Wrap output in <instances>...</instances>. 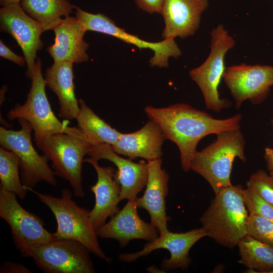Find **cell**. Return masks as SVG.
<instances>
[{
	"mask_svg": "<svg viewBox=\"0 0 273 273\" xmlns=\"http://www.w3.org/2000/svg\"><path fill=\"white\" fill-rule=\"evenodd\" d=\"M16 196L0 188V216L10 226L14 244L20 253L56 238L54 233L45 229L40 218L19 204Z\"/></svg>",
	"mask_w": 273,
	"mask_h": 273,
	"instance_id": "30bf717a",
	"label": "cell"
},
{
	"mask_svg": "<svg viewBox=\"0 0 273 273\" xmlns=\"http://www.w3.org/2000/svg\"><path fill=\"white\" fill-rule=\"evenodd\" d=\"M264 158L266 162L267 170L269 173L273 172V148H265Z\"/></svg>",
	"mask_w": 273,
	"mask_h": 273,
	"instance_id": "d6a6232c",
	"label": "cell"
},
{
	"mask_svg": "<svg viewBox=\"0 0 273 273\" xmlns=\"http://www.w3.org/2000/svg\"><path fill=\"white\" fill-rule=\"evenodd\" d=\"M208 6V0H164L161 13L165 23L163 38H184L194 35Z\"/></svg>",
	"mask_w": 273,
	"mask_h": 273,
	"instance_id": "ac0fdd59",
	"label": "cell"
},
{
	"mask_svg": "<svg viewBox=\"0 0 273 273\" xmlns=\"http://www.w3.org/2000/svg\"><path fill=\"white\" fill-rule=\"evenodd\" d=\"M161 158L147 161L148 179L144 195L135 200L138 208L150 214V223L159 233L167 232L170 218L166 212V197L168 193L169 175L162 168Z\"/></svg>",
	"mask_w": 273,
	"mask_h": 273,
	"instance_id": "e0dca14e",
	"label": "cell"
},
{
	"mask_svg": "<svg viewBox=\"0 0 273 273\" xmlns=\"http://www.w3.org/2000/svg\"><path fill=\"white\" fill-rule=\"evenodd\" d=\"M269 174L273 178V172L269 173Z\"/></svg>",
	"mask_w": 273,
	"mask_h": 273,
	"instance_id": "e575fe53",
	"label": "cell"
},
{
	"mask_svg": "<svg viewBox=\"0 0 273 273\" xmlns=\"http://www.w3.org/2000/svg\"><path fill=\"white\" fill-rule=\"evenodd\" d=\"M145 112L149 119L159 126L166 140L176 145L180 152L181 167L185 172L190 170L197 145L202 138L211 134L239 129L242 119L240 113L226 119H215L205 111L184 103L164 108L147 106Z\"/></svg>",
	"mask_w": 273,
	"mask_h": 273,
	"instance_id": "6da1fadb",
	"label": "cell"
},
{
	"mask_svg": "<svg viewBox=\"0 0 273 273\" xmlns=\"http://www.w3.org/2000/svg\"><path fill=\"white\" fill-rule=\"evenodd\" d=\"M272 273H273V272H272Z\"/></svg>",
	"mask_w": 273,
	"mask_h": 273,
	"instance_id": "8d00e7d4",
	"label": "cell"
},
{
	"mask_svg": "<svg viewBox=\"0 0 273 273\" xmlns=\"http://www.w3.org/2000/svg\"><path fill=\"white\" fill-rule=\"evenodd\" d=\"M135 200H128L110 220L96 230L98 236L117 240L121 247L132 240L152 241L158 237V230L139 215Z\"/></svg>",
	"mask_w": 273,
	"mask_h": 273,
	"instance_id": "2e32d148",
	"label": "cell"
},
{
	"mask_svg": "<svg viewBox=\"0 0 273 273\" xmlns=\"http://www.w3.org/2000/svg\"><path fill=\"white\" fill-rule=\"evenodd\" d=\"M87 155L97 160H108L117 167L114 179L121 187L120 201L135 200L138 194L146 186L148 166L145 161L135 163L130 159L120 157L111 146L107 144L92 146Z\"/></svg>",
	"mask_w": 273,
	"mask_h": 273,
	"instance_id": "9a60e30c",
	"label": "cell"
},
{
	"mask_svg": "<svg viewBox=\"0 0 273 273\" xmlns=\"http://www.w3.org/2000/svg\"><path fill=\"white\" fill-rule=\"evenodd\" d=\"M98 161L90 157L84 159V162L94 167L98 176L96 184L90 187L95 196V204L89 214L96 230L119 210L118 204L121 191L120 185L114 179L115 169L111 166H101Z\"/></svg>",
	"mask_w": 273,
	"mask_h": 273,
	"instance_id": "d6986e66",
	"label": "cell"
},
{
	"mask_svg": "<svg viewBox=\"0 0 273 273\" xmlns=\"http://www.w3.org/2000/svg\"><path fill=\"white\" fill-rule=\"evenodd\" d=\"M1 30L10 34L21 48L27 64V76L31 79L37 52L43 46L40 39L44 31L42 25L31 18L20 4L2 7L0 9Z\"/></svg>",
	"mask_w": 273,
	"mask_h": 273,
	"instance_id": "4fadbf2b",
	"label": "cell"
},
{
	"mask_svg": "<svg viewBox=\"0 0 273 273\" xmlns=\"http://www.w3.org/2000/svg\"><path fill=\"white\" fill-rule=\"evenodd\" d=\"M165 137L154 121L149 120L140 129L129 133H121L117 142L112 145L117 154L131 160L142 158L147 161L161 158Z\"/></svg>",
	"mask_w": 273,
	"mask_h": 273,
	"instance_id": "44dd1931",
	"label": "cell"
},
{
	"mask_svg": "<svg viewBox=\"0 0 273 273\" xmlns=\"http://www.w3.org/2000/svg\"><path fill=\"white\" fill-rule=\"evenodd\" d=\"M240 186H231L215 195L200 218L208 237L230 248L248 234V213Z\"/></svg>",
	"mask_w": 273,
	"mask_h": 273,
	"instance_id": "7a4b0ae2",
	"label": "cell"
},
{
	"mask_svg": "<svg viewBox=\"0 0 273 273\" xmlns=\"http://www.w3.org/2000/svg\"><path fill=\"white\" fill-rule=\"evenodd\" d=\"M0 56L21 66H24L26 63L24 57L20 56L14 53L4 44L2 40H0Z\"/></svg>",
	"mask_w": 273,
	"mask_h": 273,
	"instance_id": "4dcf8cb0",
	"label": "cell"
},
{
	"mask_svg": "<svg viewBox=\"0 0 273 273\" xmlns=\"http://www.w3.org/2000/svg\"><path fill=\"white\" fill-rule=\"evenodd\" d=\"M246 186L247 188L273 205V178L269 174L259 169L250 176Z\"/></svg>",
	"mask_w": 273,
	"mask_h": 273,
	"instance_id": "f1b7e54d",
	"label": "cell"
},
{
	"mask_svg": "<svg viewBox=\"0 0 273 273\" xmlns=\"http://www.w3.org/2000/svg\"><path fill=\"white\" fill-rule=\"evenodd\" d=\"M247 226L248 234L273 247V221L249 214Z\"/></svg>",
	"mask_w": 273,
	"mask_h": 273,
	"instance_id": "4316f807",
	"label": "cell"
},
{
	"mask_svg": "<svg viewBox=\"0 0 273 273\" xmlns=\"http://www.w3.org/2000/svg\"><path fill=\"white\" fill-rule=\"evenodd\" d=\"M31 80V86L25 102L23 104H17L8 112V119L13 121L20 118L28 121L33 128L34 139L57 133L85 137L77 127L68 126L66 123L60 121L54 114L46 94V84L40 59L36 62Z\"/></svg>",
	"mask_w": 273,
	"mask_h": 273,
	"instance_id": "8992f818",
	"label": "cell"
},
{
	"mask_svg": "<svg viewBox=\"0 0 273 273\" xmlns=\"http://www.w3.org/2000/svg\"><path fill=\"white\" fill-rule=\"evenodd\" d=\"M159 234L157 238L146 244L141 251L121 254L119 259L129 263L135 261L141 257L148 255L155 250L165 249L170 252V257L169 259H163L162 268L165 270L185 269L191 263L189 257L191 248L198 240L208 236L202 227L185 233H172L168 231Z\"/></svg>",
	"mask_w": 273,
	"mask_h": 273,
	"instance_id": "5bb4252c",
	"label": "cell"
},
{
	"mask_svg": "<svg viewBox=\"0 0 273 273\" xmlns=\"http://www.w3.org/2000/svg\"><path fill=\"white\" fill-rule=\"evenodd\" d=\"M30 270L22 264L6 261L3 263L0 268L1 273H30Z\"/></svg>",
	"mask_w": 273,
	"mask_h": 273,
	"instance_id": "1f68e13d",
	"label": "cell"
},
{
	"mask_svg": "<svg viewBox=\"0 0 273 273\" xmlns=\"http://www.w3.org/2000/svg\"><path fill=\"white\" fill-rule=\"evenodd\" d=\"M210 36L208 57L200 66L190 71L189 75L200 88L207 109L219 113L232 105L229 99L220 98L218 87L226 69L225 56L236 41L222 24L212 29Z\"/></svg>",
	"mask_w": 273,
	"mask_h": 273,
	"instance_id": "52a82bcc",
	"label": "cell"
},
{
	"mask_svg": "<svg viewBox=\"0 0 273 273\" xmlns=\"http://www.w3.org/2000/svg\"><path fill=\"white\" fill-rule=\"evenodd\" d=\"M34 141L51 161L56 175L69 182L76 196L83 197L82 164L92 146L85 137L57 133Z\"/></svg>",
	"mask_w": 273,
	"mask_h": 273,
	"instance_id": "5b68a950",
	"label": "cell"
},
{
	"mask_svg": "<svg viewBox=\"0 0 273 273\" xmlns=\"http://www.w3.org/2000/svg\"><path fill=\"white\" fill-rule=\"evenodd\" d=\"M222 79L237 109L246 100L257 105L265 100L273 85V66L244 63L229 66Z\"/></svg>",
	"mask_w": 273,
	"mask_h": 273,
	"instance_id": "7c38bea8",
	"label": "cell"
},
{
	"mask_svg": "<svg viewBox=\"0 0 273 273\" xmlns=\"http://www.w3.org/2000/svg\"><path fill=\"white\" fill-rule=\"evenodd\" d=\"M53 30L55 42L47 50L54 62L78 64L88 60L89 45L83 39L86 31L76 17H64Z\"/></svg>",
	"mask_w": 273,
	"mask_h": 273,
	"instance_id": "ffe728a7",
	"label": "cell"
},
{
	"mask_svg": "<svg viewBox=\"0 0 273 273\" xmlns=\"http://www.w3.org/2000/svg\"><path fill=\"white\" fill-rule=\"evenodd\" d=\"M271 124H272V125L273 126V119H271Z\"/></svg>",
	"mask_w": 273,
	"mask_h": 273,
	"instance_id": "d590c367",
	"label": "cell"
},
{
	"mask_svg": "<svg viewBox=\"0 0 273 273\" xmlns=\"http://www.w3.org/2000/svg\"><path fill=\"white\" fill-rule=\"evenodd\" d=\"M24 11L43 26L44 30H54L69 16L76 6L67 0H21Z\"/></svg>",
	"mask_w": 273,
	"mask_h": 273,
	"instance_id": "cb8c5ba5",
	"label": "cell"
},
{
	"mask_svg": "<svg viewBox=\"0 0 273 273\" xmlns=\"http://www.w3.org/2000/svg\"><path fill=\"white\" fill-rule=\"evenodd\" d=\"M141 9L150 14L162 13L164 0H134Z\"/></svg>",
	"mask_w": 273,
	"mask_h": 273,
	"instance_id": "f546056e",
	"label": "cell"
},
{
	"mask_svg": "<svg viewBox=\"0 0 273 273\" xmlns=\"http://www.w3.org/2000/svg\"><path fill=\"white\" fill-rule=\"evenodd\" d=\"M25 188L33 192L53 213L57 223V231L54 233L57 238L76 240L101 259L107 262L111 260L99 245L96 230L89 217L90 211L76 203L72 199L70 190H62L61 196L58 198L40 193L32 188Z\"/></svg>",
	"mask_w": 273,
	"mask_h": 273,
	"instance_id": "277c9868",
	"label": "cell"
},
{
	"mask_svg": "<svg viewBox=\"0 0 273 273\" xmlns=\"http://www.w3.org/2000/svg\"><path fill=\"white\" fill-rule=\"evenodd\" d=\"M239 262L257 272L272 273L273 247L247 234L238 243ZM253 272V271H252Z\"/></svg>",
	"mask_w": 273,
	"mask_h": 273,
	"instance_id": "d4e9b609",
	"label": "cell"
},
{
	"mask_svg": "<svg viewBox=\"0 0 273 273\" xmlns=\"http://www.w3.org/2000/svg\"><path fill=\"white\" fill-rule=\"evenodd\" d=\"M21 0H0V4L2 7L14 4H20Z\"/></svg>",
	"mask_w": 273,
	"mask_h": 273,
	"instance_id": "836d02e7",
	"label": "cell"
},
{
	"mask_svg": "<svg viewBox=\"0 0 273 273\" xmlns=\"http://www.w3.org/2000/svg\"><path fill=\"white\" fill-rule=\"evenodd\" d=\"M242 196L249 214L256 215L273 221V205L248 188H243Z\"/></svg>",
	"mask_w": 273,
	"mask_h": 273,
	"instance_id": "83f0119b",
	"label": "cell"
},
{
	"mask_svg": "<svg viewBox=\"0 0 273 273\" xmlns=\"http://www.w3.org/2000/svg\"><path fill=\"white\" fill-rule=\"evenodd\" d=\"M216 135L214 142L197 152L190 164V169L208 182L215 195L232 185L230 178L235 158H239L243 162L246 161L245 140L240 129Z\"/></svg>",
	"mask_w": 273,
	"mask_h": 273,
	"instance_id": "3957f363",
	"label": "cell"
},
{
	"mask_svg": "<svg viewBox=\"0 0 273 273\" xmlns=\"http://www.w3.org/2000/svg\"><path fill=\"white\" fill-rule=\"evenodd\" d=\"M73 63L54 62L45 73L46 85L57 96L59 117L66 120L76 119L79 111V100L75 94Z\"/></svg>",
	"mask_w": 273,
	"mask_h": 273,
	"instance_id": "7402d4cb",
	"label": "cell"
},
{
	"mask_svg": "<svg viewBox=\"0 0 273 273\" xmlns=\"http://www.w3.org/2000/svg\"><path fill=\"white\" fill-rule=\"evenodd\" d=\"M17 120L21 126L18 130L0 127V145L19 157L22 184L25 187L32 189L41 181L56 186V174L49 165V158L44 154L39 155L33 147L32 126L24 119Z\"/></svg>",
	"mask_w": 273,
	"mask_h": 273,
	"instance_id": "ba28073f",
	"label": "cell"
},
{
	"mask_svg": "<svg viewBox=\"0 0 273 273\" xmlns=\"http://www.w3.org/2000/svg\"><path fill=\"white\" fill-rule=\"evenodd\" d=\"M20 162L12 151L0 148V188L15 194L20 199H25L28 191L20 176Z\"/></svg>",
	"mask_w": 273,
	"mask_h": 273,
	"instance_id": "484cf974",
	"label": "cell"
},
{
	"mask_svg": "<svg viewBox=\"0 0 273 273\" xmlns=\"http://www.w3.org/2000/svg\"><path fill=\"white\" fill-rule=\"evenodd\" d=\"M89 250L73 239H55L29 248L21 253L31 257L41 270L49 273H94Z\"/></svg>",
	"mask_w": 273,
	"mask_h": 273,
	"instance_id": "9c48e42d",
	"label": "cell"
},
{
	"mask_svg": "<svg viewBox=\"0 0 273 273\" xmlns=\"http://www.w3.org/2000/svg\"><path fill=\"white\" fill-rule=\"evenodd\" d=\"M79 111L76 118L77 127L92 146L107 144L114 145L121 132L112 127L98 116L83 99L79 100Z\"/></svg>",
	"mask_w": 273,
	"mask_h": 273,
	"instance_id": "603a6c76",
	"label": "cell"
},
{
	"mask_svg": "<svg viewBox=\"0 0 273 273\" xmlns=\"http://www.w3.org/2000/svg\"><path fill=\"white\" fill-rule=\"evenodd\" d=\"M75 10L76 17L86 31L108 34L134 45L140 49H149L152 50L154 56L150 60V65L152 67H168L170 57L177 58L181 54L174 38H166L157 42L146 41L136 35L126 32L104 14L90 13L77 7Z\"/></svg>",
	"mask_w": 273,
	"mask_h": 273,
	"instance_id": "8fae6325",
	"label": "cell"
}]
</instances>
